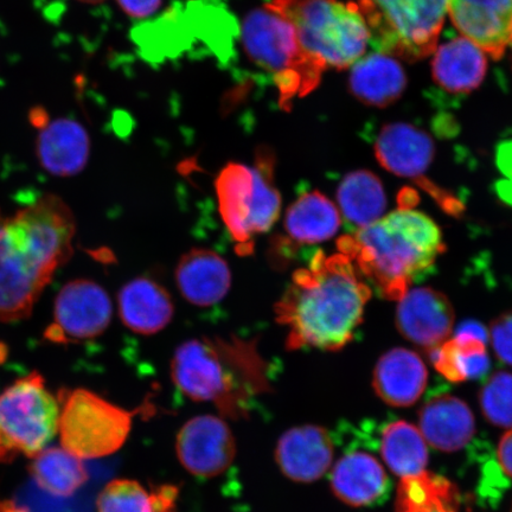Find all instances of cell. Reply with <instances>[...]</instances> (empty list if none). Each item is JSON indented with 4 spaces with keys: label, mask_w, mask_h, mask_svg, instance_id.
<instances>
[{
    "label": "cell",
    "mask_w": 512,
    "mask_h": 512,
    "mask_svg": "<svg viewBox=\"0 0 512 512\" xmlns=\"http://www.w3.org/2000/svg\"><path fill=\"white\" fill-rule=\"evenodd\" d=\"M339 227L341 214L335 204L319 191L306 192L286 211L285 230L294 242L315 245L331 239Z\"/></svg>",
    "instance_id": "d4e9b609"
},
{
    "label": "cell",
    "mask_w": 512,
    "mask_h": 512,
    "mask_svg": "<svg viewBox=\"0 0 512 512\" xmlns=\"http://www.w3.org/2000/svg\"><path fill=\"white\" fill-rule=\"evenodd\" d=\"M396 326L409 342L431 350L446 342L454 325L453 306L431 287L408 290L399 300Z\"/></svg>",
    "instance_id": "5bb4252c"
},
{
    "label": "cell",
    "mask_w": 512,
    "mask_h": 512,
    "mask_svg": "<svg viewBox=\"0 0 512 512\" xmlns=\"http://www.w3.org/2000/svg\"><path fill=\"white\" fill-rule=\"evenodd\" d=\"M406 86L405 70L392 56L376 51L352 64L351 92L363 104L375 107L392 105Z\"/></svg>",
    "instance_id": "cb8c5ba5"
},
{
    "label": "cell",
    "mask_w": 512,
    "mask_h": 512,
    "mask_svg": "<svg viewBox=\"0 0 512 512\" xmlns=\"http://www.w3.org/2000/svg\"><path fill=\"white\" fill-rule=\"evenodd\" d=\"M428 371L415 352L396 348L382 355L373 374V388L388 406L406 408L424 394Z\"/></svg>",
    "instance_id": "2e32d148"
},
{
    "label": "cell",
    "mask_w": 512,
    "mask_h": 512,
    "mask_svg": "<svg viewBox=\"0 0 512 512\" xmlns=\"http://www.w3.org/2000/svg\"><path fill=\"white\" fill-rule=\"evenodd\" d=\"M175 386L192 401L211 402L229 419H246L270 392L268 366L256 339L201 337L179 347L171 361Z\"/></svg>",
    "instance_id": "3957f363"
},
{
    "label": "cell",
    "mask_w": 512,
    "mask_h": 512,
    "mask_svg": "<svg viewBox=\"0 0 512 512\" xmlns=\"http://www.w3.org/2000/svg\"><path fill=\"white\" fill-rule=\"evenodd\" d=\"M242 41L248 56L274 76L284 110L294 99L310 94L322 80L325 68L300 44L293 25L270 6L246 17Z\"/></svg>",
    "instance_id": "8992f818"
},
{
    "label": "cell",
    "mask_w": 512,
    "mask_h": 512,
    "mask_svg": "<svg viewBox=\"0 0 512 512\" xmlns=\"http://www.w3.org/2000/svg\"><path fill=\"white\" fill-rule=\"evenodd\" d=\"M29 472L42 490L61 497L74 495L88 480L80 458L61 447H49L38 453Z\"/></svg>",
    "instance_id": "4316f807"
},
{
    "label": "cell",
    "mask_w": 512,
    "mask_h": 512,
    "mask_svg": "<svg viewBox=\"0 0 512 512\" xmlns=\"http://www.w3.org/2000/svg\"><path fill=\"white\" fill-rule=\"evenodd\" d=\"M418 203V194L413 189H405L400 192L399 204L402 209H413Z\"/></svg>",
    "instance_id": "f35d334b"
},
{
    "label": "cell",
    "mask_w": 512,
    "mask_h": 512,
    "mask_svg": "<svg viewBox=\"0 0 512 512\" xmlns=\"http://www.w3.org/2000/svg\"><path fill=\"white\" fill-rule=\"evenodd\" d=\"M489 336L498 360L512 367V310L492 322Z\"/></svg>",
    "instance_id": "1f68e13d"
},
{
    "label": "cell",
    "mask_w": 512,
    "mask_h": 512,
    "mask_svg": "<svg viewBox=\"0 0 512 512\" xmlns=\"http://www.w3.org/2000/svg\"><path fill=\"white\" fill-rule=\"evenodd\" d=\"M176 281L182 296L190 304L206 307L220 303L227 296L232 273L219 254L194 248L179 260Z\"/></svg>",
    "instance_id": "ffe728a7"
},
{
    "label": "cell",
    "mask_w": 512,
    "mask_h": 512,
    "mask_svg": "<svg viewBox=\"0 0 512 512\" xmlns=\"http://www.w3.org/2000/svg\"><path fill=\"white\" fill-rule=\"evenodd\" d=\"M498 460L503 471L512 478V428L499 441Z\"/></svg>",
    "instance_id": "d590c367"
},
{
    "label": "cell",
    "mask_w": 512,
    "mask_h": 512,
    "mask_svg": "<svg viewBox=\"0 0 512 512\" xmlns=\"http://www.w3.org/2000/svg\"><path fill=\"white\" fill-rule=\"evenodd\" d=\"M80 2L89 3V4H96V3L104 2V0H80Z\"/></svg>",
    "instance_id": "b9f144b4"
},
{
    "label": "cell",
    "mask_w": 512,
    "mask_h": 512,
    "mask_svg": "<svg viewBox=\"0 0 512 512\" xmlns=\"http://www.w3.org/2000/svg\"><path fill=\"white\" fill-rule=\"evenodd\" d=\"M96 508L98 512H157L152 491L132 479H117L107 484Z\"/></svg>",
    "instance_id": "f546056e"
},
{
    "label": "cell",
    "mask_w": 512,
    "mask_h": 512,
    "mask_svg": "<svg viewBox=\"0 0 512 512\" xmlns=\"http://www.w3.org/2000/svg\"><path fill=\"white\" fill-rule=\"evenodd\" d=\"M381 456L394 475H419L428 464L426 440L419 428L409 422H392L382 432Z\"/></svg>",
    "instance_id": "83f0119b"
},
{
    "label": "cell",
    "mask_w": 512,
    "mask_h": 512,
    "mask_svg": "<svg viewBox=\"0 0 512 512\" xmlns=\"http://www.w3.org/2000/svg\"><path fill=\"white\" fill-rule=\"evenodd\" d=\"M59 431L64 448L79 458L94 459L120 450L133 425V412L88 389L61 390Z\"/></svg>",
    "instance_id": "30bf717a"
},
{
    "label": "cell",
    "mask_w": 512,
    "mask_h": 512,
    "mask_svg": "<svg viewBox=\"0 0 512 512\" xmlns=\"http://www.w3.org/2000/svg\"><path fill=\"white\" fill-rule=\"evenodd\" d=\"M360 12L369 43L384 55L418 61L437 48L448 0H348Z\"/></svg>",
    "instance_id": "ba28073f"
},
{
    "label": "cell",
    "mask_w": 512,
    "mask_h": 512,
    "mask_svg": "<svg viewBox=\"0 0 512 512\" xmlns=\"http://www.w3.org/2000/svg\"><path fill=\"white\" fill-rule=\"evenodd\" d=\"M338 251L347 255L382 297L400 300L445 252L437 223L413 209L399 208L369 226L343 236Z\"/></svg>",
    "instance_id": "277c9868"
},
{
    "label": "cell",
    "mask_w": 512,
    "mask_h": 512,
    "mask_svg": "<svg viewBox=\"0 0 512 512\" xmlns=\"http://www.w3.org/2000/svg\"><path fill=\"white\" fill-rule=\"evenodd\" d=\"M371 297L368 281L347 255L319 251L294 272L275 318L287 330L286 348L338 351L351 342Z\"/></svg>",
    "instance_id": "6da1fadb"
},
{
    "label": "cell",
    "mask_w": 512,
    "mask_h": 512,
    "mask_svg": "<svg viewBox=\"0 0 512 512\" xmlns=\"http://www.w3.org/2000/svg\"><path fill=\"white\" fill-rule=\"evenodd\" d=\"M457 334H467L482 339L486 343L489 339V332L484 328V325L475 322V320H467L459 326Z\"/></svg>",
    "instance_id": "74e56055"
},
{
    "label": "cell",
    "mask_w": 512,
    "mask_h": 512,
    "mask_svg": "<svg viewBox=\"0 0 512 512\" xmlns=\"http://www.w3.org/2000/svg\"><path fill=\"white\" fill-rule=\"evenodd\" d=\"M73 211L43 195L14 214L0 210V322L29 317L44 288L74 253Z\"/></svg>",
    "instance_id": "7a4b0ae2"
},
{
    "label": "cell",
    "mask_w": 512,
    "mask_h": 512,
    "mask_svg": "<svg viewBox=\"0 0 512 512\" xmlns=\"http://www.w3.org/2000/svg\"><path fill=\"white\" fill-rule=\"evenodd\" d=\"M331 489L350 507H369L387 494L389 478L371 454L354 452L338 460L331 473Z\"/></svg>",
    "instance_id": "44dd1931"
},
{
    "label": "cell",
    "mask_w": 512,
    "mask_h": 512,
    "mask_svg": "<svg viewBox=\"0 0 512 512\" xmlns=\"http://www.w3.org/2000/svg\"><path fill=\"white\" fill-rule=\"evenodd\" d=\"M375 155L383 169L400 177H420L435 156L433 140L411 124L382 127L375 143Z\"/></svg>",
    "instance_id": "e0dca14e"
},
{
    "label": "cell",
    "mask_w": 512,
    "mask_h": 512,
    "mask_svg": "<svg viewBox=\"0 0 512 512\" xmlns=\"http://www.w3.org/2000/svg\"><path fill=\"white\" fill-rule=\"evenodd\" d=\"M112 313L111 298L104 288L91 280L70 281L56 298L54 322L46 337L63 344L89 341L104 334Z\"/></svg>",
    "instance_id": "8fae6325"
},
{
    "label": "cell",
    "mask_w": 512,
    "mask_h": 512,
    "mask_svg": "<svg viewBox=\"0 0 512 512\" xmlns=\"http://www.w3.org/2000/svg\"><path fill=\"white\" fill-rule=\"evenodd\" d=\"M486 69L484 51L465 37H454L441 44L432 63L435 82L451 94L475 91L483 82Z\"/></svg>",
    "instance_id": "603a6c76"
},
{
    "label": "cell",
    "mask_w": 512,
    "mask_h": 512,
    "mask_svg": "<svg viewBox=\"0 0 512 512\" xmlns=\"http://www.w3.org/2000/svg\"><path fill=\"white\" fill-rule=\"evenodd\" d=\"M335 446L324 427L304 425L293 427L281 435L275 448V462L292 482H317L330 470Z\"/></svg>",
    "instance_id": "9a60e30c"
},
{
    "label": "cell",
    "mask_w": 512,
    "mask_h": 512,
    "mask_svg": "<svg viewBox=\"0 0 512 512\" xmlns=\"http://www.w3.org/2000/svg\"><path fill=\"white\" fill-rule=\"evenodd\" d=\"M266 5L293 25L300 44L325 69L349 68L366 53L369 31L350 2L272 0Z\"/></svg>",
    "instance_id": "5b68a950"
},
{
    "label": "cell",
    "mask_w": 512,
    "mask_h": 512,
    "mask_svg": "<svg viewBox=\"0 0 512 512\" xmlns=\"http://www.w3.org/2000/svg\"><path fill=\"white\" fill-rule=\"evenodd\" d=\"M509 47H511V49H512V38H511V42H510V46Z\"/></svg>",
    "instance_id": "7bdbcfd3"
},
{
    "label": "cell",
    "mask_w": 512,
    "mask_h": 512,
    "mask_svg": "<svg viewBox=\"0 0 512 512\" xmlns=\"http://www.w3.org/2000/svg\"><path fill=\"white\" fill-rule=\"evenodd\" d=\"M60 402L34 371L0 393V464L34 458L59 431Z\"/></svg>",
    "instance_id": "9c48e42d"
},
{
    "label": "cell",
    "mask_w": 512,
    "mask_h": 512,
    "mask_svg": "<svg viewBox=\"0 0 512 512\" xmlns=\"http://www.w3.org/2000/svg\"><path fill=\"white\" fill-rule=\"evenodd\" d=\"M151 491L157 512H176L178 489L175 485H159Z\"/></svg>",
    "instance_id": "836d02e7"
},
{
    "label": "cell",
    "mask_w": 512,
    "mask_h": 512,
    "mask_svg": "<svg viewBox=\"0 0 512 512\" xmlns=\"http://www.w3.org/2000/svg\"><path fill=\"white\" fill-rule=\"evenodd\" d=\"M0 512H29L27 509L23 507H19L14 502L5 501L0 502Z\"/></svg>",
    "instance_id": "60d3db41"
},
{
    "label": "cell",
    "mask_w": 512,
    "mask_h": 512,
    "mask_svg": "<svg viewBox=\"0 0 512 512\" xmlns=\"http://www.w3.org/2000/svg\"><path fill=\"white\" fill-rule=\"evenodd\" d=\"M274 164L273 153L264 149L254 166L229 163L216 179L220 214L240 254H251L255 236L268 232L279 219Z\"/></svg>",
    "instance_id": "52a82bcc"
},
{
    "label": "cell",
    "mask_w": 512,
    "mask_h": 512,
    "mask_svg": "<svg viewBox=\"0 0 512 512\" xmlns=\"http://www.w3.org/2000/svg\"><path fill=\"white\" fill-rule=\"evenodd\" d=\"M456 486L440 492L427 501L416 504L395 505V512H459Z\"/></svg>",
    "instance_id": "d6a6232c"
},
{
    "label": "cell",
    "mask_w": 512,
    "mask_h": 512,
    "mask_svg": "<svg viewBox=\"0 0 512 512\" xmlns=\"http://www.w3.org/2000/svg\"><path fill=\"white\" fill-rule=\"evenodd\" d=\"M419 426L426 443L448 453L462 450L476 433L471 408L448 394L435 396L421 407Z\"/></svg>",
    "instance_id": "ac0fdd59"
},
{
    "label": "cell",
    "mask_w": 512,
    "mask_h": 512,
    "mask_svg": "<svg viewBox=\"0 0 512 512\" xmlns=\"http://www.w3.org/2000/svg\"><path fill=\"white\" fill-rule=\"evenodd\" d=\"M36 152L38 162L49 174L72 177L86 168L91 140L81 124L59 119L40 128Z\"/></svg>",
    "instance_id": "d6986e66"
},
{
    "label": "cell",
    "mask_w": 512,
    "mask_h": 512,
    "mask_svg": "<svg viewBox=\"0 0 512 512\" xmlns=\"http://www.w3.org/2000/svg\"><path fill=\"white\" fill-rule=\"evenodd\" d=\"M496 189L498 196L512 206V181L503 179V181L497 183Z\"/></svg>",
    "instance_id": "ab89813d"
},
{
    "label": "cell",
    "mask_w": 512,
    "mask_h": 512,
    "mask_svg": "<svg viewBox=\"0 0 512 512\" xmlns=\"http://www.w3.org/2000/svg\"><path fill=\"white\" fill-rule=\"evenodd\" d=\"M128 16L133 18H145L156 12L162 0H118Z\"/></svg>",
    "instance_id": "e575fe53"
},
{
    "label": "cell",
    "mask_w": 512,
    "mask_h": 512,
    "mask_svg": "<svg viewBox=\"0 0 512 512\" xmlns=\"http://www.w3.org/2000/svg\"><path fill=\"white\" fill-rule=\"evenodd\" d=\"M118 303L123 323L140 335L157 334L174 316L169 292L147 278L134 279L121 288Z\"/></svg>",
    "instance_id": "7402d4cb"
},
{
    "label": "cell",
    "mask_w": 512,
    "mask_h": 512,
    "mask_svg": "<svg viewBox=\"0 0 512 512\" xmlns=\"http://www.w3.org/2000/svg\"><path fill=\"white\" fill-rule=\"evenodd\" d=\"M432 363L446 380L456 383L480 379L490 369L485 342L467 334H456L441 344Z\"/></svg>",
    "instance_id": "f1b7e54d"
},
{
    "label": "cell",
    "mask_w": 512,
    "mask_h": 512,
    "mask_svg": "<svg viewBox=\"0 0 512 512\" xmlns=\"http://www.w3.org/2000/svg\"><path fill=\"white\" fill-rule=\"evenodd\" d=\"M337 200L344 219L357 230L380 220L387 208L380 178L367 170L345 176L339 184Z\"/></svg>",
    "instance_id": "484cf974"
},
{
    "label": "cell",
    "mask_w": 512,
    "mask_h": 512,
    "mask_svg": "<svg viewBox=\"0 0 512 512\" xmlns=\"http://www.w3.org/2000/svg\"><path fill=\"white\" fill-rule=\"evenodd\" d=\"M179 462L190 475L210 479L223 475L236 457V441L226 421L200 415L185 422L177 434Z\"/></svg>",
    "instance_id": "7c38bea8"
},
{
    "label": "cell",
    "mask_w": 512,
    "mask_h": 512,
    "mask_svg": "<svg viewBox=\"0 0 512 512\" xmlns=\"http://www.w3.org/2000/svg\"><path fill=\"white\" fill-rule=\"evenodd\" d=\"M447 14L456 29L499 60L512 38V0H448Z\"/></svg>",
    "instance_id": "4fadbf2b"
},
{
    "label": "cell",
    "mask_w": 512,
    "mask_h": 512,
    "mask_svg": "<svg viewBox=\"0 0 512 512\" xmlns=\"http://www.w3.org/2000/svg\"><path fill=\"white\" fill-rule=\"evenodd\" d=\"M479 405L491 425L512 428V373L497 371L484 383Z\"/></svg>",
    "instance_id": "4dcf8cb0"
},
{
    "label": "cell",
    "mask_w": 512,
    "mask_h": 512,
    "mask_svg": "<svg viewBox=\"0 0 512 512\" xmlns=\"http://www.w3.org/2000/svg\"><path fill=\"white\" fill-rule=\"evenodd\" d=\"M498 169L501 170L505 179L512 181V139L499 144L496 153Z\"/></svg>",
    "instance_id": "8d00e7d4"
}]
</instances>
